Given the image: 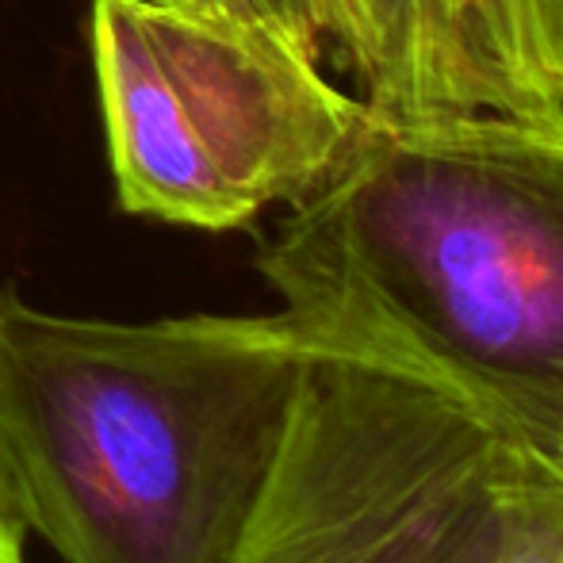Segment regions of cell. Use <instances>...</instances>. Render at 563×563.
<instances>
[{"label": "cell", "mask_w": 563, "mask_h": 563, "mask_svg": "<svg viewBox=\"0 0 563 563\" xmlns=\"http://www.w3.org/2000/svg\"><path fill=\"white\" fill-rule=\"evenodd\" d=\"M257 273L314 353L426 379L556 460L563 108L368 112Z\"/></svg>", "instance_id": "cell-1"}, {"label": "cell", "mask_w": 563, "mask_h": 563, "mask_svg": "<svg viewBox=\"0 0 563 563\" xmlns=\"http://www.w3.org/2000/svg\"><path fill=\"white\" fill-rule=\"evenodd\" d=\"M307 364L280 311L112 322L0 288V498L62 563H234Z\"/></svg>", "instance_id": "cell-2"}, {"label": "cell", "mask_w": 563, "mask_h": 563, "mask_svg": "<svg viewBox=\"0 0 563 563\" xmlns=\"http://www.w3.org/2000/svg\"><path fill=\"white\" fill-rule=\"evenodd\" d=\"M234 563H563V467L452 391L311 349Z\"/></svg>", "instance_id": "cell-3"}, {"label": "cell", "mask_w": 563, "mask_h": 563, "mask_svg": "<svg viewBox=\"0 0 563 563\" xmlns=\"http://www.w3.org/2000/svg\"><path fill=\"white\" fill-rule=\"evenodd\" d=\"M92 69L115 200L192 230L250 227L327 177L364 126L288 38L157 0H92Z\"/></svg>", "instance_id": "cell-4"}, {"label": "cell", "mask_w": 563, "mask_h": 563, "mask_svg": "<svg viewBox=\"0 0 563 563\" xmlns=\"http://www.w3.org/2000/svg\"><path fill=\"white\" fill-rule=\"evenodd\" d=\"M372 115L563 108V0H341Z\"/></svg>", "instance_id": "cell-5"}, {"label": "cell", "mask_w": 563, "mask_h": 563, "mask_svg": "<svg viewBox=\"0 0 563 563\" xmlns=\"http://www.w3.org/2000/svg\"><path fill=\"white\" fill-rule=\"evenodd\" d=\"M157 4H180L196 12L230 15V20L253 23L261 31L288 38L291 46L322 58L327 46H341V0H157Z\"/></svg>", "instance_id": "cell-6"}, {"label": "cell", "mask_w": 563, "mask_h": 563, "mask_svg": "<svg viewBox=\"0 0 563 563\" xmlns=\"http://www.w3.org/2000/svg\"><path fill=\"white\" fill-rule=\"evenodd\" d=\"M23 541H27V533L15 526V518L8 514L4 498H0V563H27Z\"/></svg>", "instance_id": "cell-7"}, {"label": "cell", "mask_w": 563, "mask_h": 563, "mask_svg": "<svg viewBox=\"0 0 563 563\" xmlns=\"http://www.w3.org/2000/svg\"><path fill=\"white\" fill-rule=\"evenodd\" d=\"M556 464L563 467V438H560V449H556Z\"/></svg>", "instance_id": "cell-8"}]
</instances>
